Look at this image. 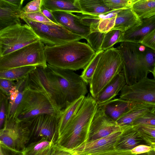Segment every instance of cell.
<instances>
[{
    "label": "cell",
    "mask_w": 155,
    "mask_h": 155,
    "mask_svg": "<svg viewBox=\"0 0 155 155\" xmlns=\"http://www.w3.org/2000/svg\"><path fill=\"white\" fill-rule=\"evenodd\" d=\"M28 86L44 90L61 111L88 92L87 84L80 75L48 64L29 74Z\"/></svg>",
    "instance_id": "cell-1"
},
{
    "label": "cell",
    "mask_w": 155,
    "mask_h": 155,
    "mask_svg": "<svg viewBox=\"0 0 155 155\" xmlns=\"http://www.w3.org/2000/svg\"><path fill=\"white\" fill-rule=\"evenodd\" d=\"M44 53L47 64L73 71L84 69L96 54L89 44L79 41L45 46Z\"/></svg>",
    "instance_id": "cell-2"
},
{
    "label": "cell",
    "mask_w": 155,
    "mask_h": 155,
    "mask_svg": "<svg viewBox=\"0 0 155 155\" xmlns=\"http://www.w3.org/2000/svg\"><path fill=\"white\" fill-rule=\"evenodd\" d=\"M98 104L90 94L85 96L78 111L56 142L71 150L87 142L91 124Z\"/></svg>",
    "instance_id": "cell-3"
},
{
    "label": "cell",
    "mask_w": 155,
    "mask_h": 155,
    "mask_svg": "<svg viewBox=\"0 0 155 155\" xmlns=\"http://www.w3.org/2000/svg\"><path fill=\"white\" fill-rule=\"evenodd\" d=\"M60 112L46 92L41 89L31 87L28 84L13 118L22 121L44 114L59 117Z\"/></svg>",
    "instance_id": "cell-4"
},
{
    "label": "cell",
    "mask_w": 155,
    "mask_h": 155,
    "mask_svg": "<svg viewBox=\"0 0 155 155\" xmlns=\"http://www.w3.org/2000/svg\"><path fill=\"white\" fill-rule=\"evenodd\" d=\"M144 47L140 43L123 42L117 48L122 59V72L127 85L134 84L151 72L144 60Z\"/></svg>",
    "instance_id": "cell-5"
},
{
    "label": "cell",
    "mask_w": 155,
    "mask_h": 155,
    "mask_svg": "<svg viewBox=\"0 0 155 155\" xmlns=\"http://www.w3.org/2000/svg\"><path fill=\"white\" fill-rule=\"evenodd\" d=\"M123 68L122 57L117 48L113 47L104 51L89 85L91 96L94 98L115 76L122 71Z\"/></svg>",
    "instance_id": "cell-6"
},
{
    "label": "cell",
    "mask_w": 155,
    "mask_h": 155,
    "mask_svg": "<svg viewBox=\"0 0 155 155\" xmlns=\"http://www.w3.org/2000/svg\"><path fill=\"white\" fill-rule=\"evenodd\" d=\"M45 47L39 40L0 57V71L28 66L46 67L47 63L44 53Z\"/></svg>",
    "instance_id": "cell-7"
},
{
    "label": "cell",
    "mask_w": 155,
    "mask_h": 155,
    "mask_svg": "<svg viewBox=\"0 0 155 155\" xmlns=\"http://www.w3.org/2000/svg\"><path fill=\"white\" fill-rule=\"evenodd\" d=\"M27 24L9 26L0 30V57L39 40Z\"/></svg>",
    "instance_id": "cell-8"
},
{
    "label": "cell",
    "mask_w": 155,
    "mask_h": 155,
    "mask_svg": "<svg viewBox=\"0 0 155 155\" xmlns=\"http://www.w3.org/2000/svg\"><path fill=\"white\" fill-rule=\"evenodd\" d=\"M21 19L31 28L45 46L53 47L83 39L60 25L39 23L25 17Z\"/></svg>",
    "instance_id": "cell-9"
},
{
    "label": "cell",
    "mask_w": 155,
    "mask_h": 155,
    "mask_svg": "<svg viewBox=\"0 0 155 155\" xmlns=\"http://www.w3.org/2000/svg\"><path fill=\"white\" fill-rule=\"evenodd\" d=\"M31 138L27 125L15 118L6 119L0 130V143L12 150L22 152Z\"/></svg>",
    "instance_id": "cell-10"
},
{
    "label": "cell",
    "mask_w": 155,
    "mask_h": 155,
    "mask_svg": "<svg viewBox=\"0 0 155 155\" xmlns=\"http://www.w3.org/2000/svg\"><path fill=\"white\" fill-rule=\"evenodd\" d=\"M28 126L31 136L38 140L45 138L55 143L58 137L59 117L42 114L22 121Z\"/></svg>",
    "instance_id": "cell-11"
},
{
    "label": "cell",
    "mask_w": 155,
    "mask_h": 155,
    "mask_svg": "<svg viewBox=\"0 0 155 155\" xmlns=\"http://www.w3.org/2000/svg\"><path fill=\"white\" fill-rule=\"evenodd\" d=\"M120 98L134 103L155 104V79L147 77L132 85L126 84L120 91Z\"/></svg>",
    "instance_id": "cell-12"
},
{
    "label": "cell",
    "mask_w": 155,
    "mask_h": 155,
    "mask_svg": "<svg viewBox=\"0 0 155 155\" xmlns=\"http://www.w3.org/2000/svg\"><path fill=\"white\" fill-rule=\"evenodd\" d=\"M123 128L107 116L98 106L91 124L87 142L107 136Z\"/></svg>",
    "instance_id": "cell-13"
},
{
    "label": "cell",
    "mask_w": 155,
    "mask_h": 155,
    "mask_svg": "<svg viewBox=\"0 0 155 155\" xmlns=\"http://www.w3.org/2000/svg\"><path fill=\"white\" fill-rule=\"evenodd\" d=\"M123 129L107 136L85 143L69 150L73 155H94L115 149Z\"/></svg>",
    "instance_id": "cell-14"
},
{
    "label": "cell",
    "mask_w": 155,
    "mask_h": 155,
    "mask_svg": "<svg viewBox=\"0 0 155 155\" xmlns=\"http://www.w3.org/2000/svg\"><path fill=\"white\" fill-rule=\"evenodd\" d=\"M51 12L58 24L83 38L92 31L91 26L83 21L80 15L65 11Z\"/></svg>",
    "instance_id": "cell-15"
},
{
    "label": "cell",
    "mask_w": 155,
    "mask_h": 155,
    "mask_svg": "<svg viewBox=\"0 0 155 155\" xmlns=\"http://www.w3.org/2000/svg\"><path fill=\"white\" fill-rule=\"evenodd\" d=\"M155 28V16L142 20L139 25L123 32L118 43H140L143 38Z\"/></svg>",
    "instance_id": "cell-16"
},
{
    "label": "cell",
    "mask_w": 155,
    "mask_h": 155,
    "mask_svg": "<svg viewBox=\"0 0 155 155\" xmlns=\"http://www.w3.org/2000/svg\"><path fill=\"white\" fill-rule=\"evenodd\" d=\"M29 74L24 78L15 81V84L8 97V102L6 119L13 118L22 99L28 84Z\"/></svg>",
    "instance_id": "cell-17"
},
{
    "label": "cell",
    "mask_w": 155,
    "mask_h": 155,
    "mask_svg": "<svg viewBox=\"0 0 155 155\" xmlns=\"http://www.w3.org/2000/svg\"><path fill=\"white\" fill-rule=\"evenodd\" d=\"M21 9L8 2L0 0V30L9 26L21 24L20 16Z\"/></svg>",
    "instance_id": "cell-18"
},
{
    "label": "cell",
    "mask_w": 155,
    "mask_h": 155,
    "mask_svg": "<svg viewBox=\"0 0 155 155\" xmlns=\"http://www.w3.org/2000/svg\"><path fill=\"white\" fill-rule=\"evenodd\" d=\"M126 84L125 78L122 71L115 76L94 98L98 104L107 102L116 96Z\"/></svg>",
    "instance_id": "cell-19"
},
{
    "label": "cell",
    "mask_w": 155,
    "mask_h": 155,
    "mask_svg": "<svg viewBox=\"0 0 155 155\" xmlns=\"http://www.w3.org/2000/svg\"><path fill=\"white\" fill-rule=\"evenodd\" d=\"M134 103L120 98L112 99L98 104L110 118L116 121L124 114L134 105Z\"/></svg>",
    "instance_id": "cell-20"
},
{
    "label": "cell",
    "mask_w": 155,
    "mask_h": 155,
    "mask_svg": "<svg viewBox=\"0 0 155 155\" xmlns=\"http://www.w3.org/2000/svg\"><path fill=\"white\" fill-rule=\"evenodd\" d=\"M141 144L148 145L138 131L132 126L124 127L115 149L131 150L137 146Z\"/></svg>",
    "instance_id": "cell-21"
},
{
    "label": "cell",
    "mask_w": 155,
    "mask_h": 155,
    "mask_svg": "<svg viewBox=\"0 0 155 155\" xmlns=\"http://www.w3.org/2000/svg\"><path fill=\"white\" fill-rule=\"evenodd\" d=\"M134 105L116 121L120 126H132L136 119L151 112L155 104L146 103H134Z\"/></svg>",
    "instance_id": "cell-22"
},
{
    "label": "cell",
    "mask_w": 155,
    "mask_h": 155,
    "mask_svg": "<svg viewBox=\"0 0 155 155\" xmlns=\"http://www.w3.org/2000/svg\"><path fill=\"white\" fill-rule=\"evenodd\" d=\"M116 16L114 25L111 30H118L124 32L139 25L142 21L132 8L119 10Z\"/></svg>",
    "instance_id": "cell-23"
},
{
    "label": "cell",
    "mask_w": 155,
    "mask_h": 155,
    "mask_svg": "<svg viewBox=\"0 0 155 155\" xmlns=\"http://www.w3.org/2000/svg\"><path fill=\"white\" fill-rule=\"evenodd\" d=\"M82 15L99 16L114 11L107 7L104 0H78Z\"/></svg>",
    "instance_id": "cell-24"
},
{
    "label": "cell",
    "mask_w": 155,
    "mask_h": 155,
    "mask_svg": "<svg viewBox=\"0 0 155 155\" xmlns=\"http://www.w3.org/2000/svg\"><path fill=\"white\" fill-rule=\"evenodd\" d=\"M55 143L45 138H40L26 146L22 155H50Z\"/></svg>",
    "instance_id": "cell-25"
},
{
    "label": "cell",
    "mask_w": 155,
    "mask_h": 155,
    "mask_svg": "<svg viewBox=\"0 0 155 155\" xmlns=\"http://www.w3.org/2000/svg\"><path fill=\"white\" fill-rule=\"evenodd\" d=\"M42 4L51 12L61 11L82 14L78 0H42Z\"/></svg>",
    "instance_id": "cell-26"
},
{
    "label": "cell",
    "mask_w": 155,
    "mask_h": 155,
    "mask_svg": "<svg viewBox=\"0 0 155 155\" xmlns=\"http://www.w3.org/2000/svg\"><path fill=\"white\" fill-rule=\"evenodd\" d=\"M85 97H81L61 111L59 116L58 137L77 113Z\"/></svg>",
    "instance_id": "cell-27"
},
{
    "label": "cell",
    "mask_w": 155,
    "mask_h": 155,
    "mask_svg": "<svg viewBox=\"0 0 155 155\" xmlns=\"http://www.w3.org/2000/svg\"><path fill=\"white\" fill-rule=\"evenodd\" d=\"M132 9L141 20L155 16V0H138Z\"/></svg>",
    "instance_id": "cell-28"
},
{
    "label": "cell",
    "mask_w": 155,
    "mask_h": 155,
    "mask_svg": "<svg viewBox=\"0 0 155 155\" xmlns=\"http://www.w3.org/2000/svg\"><path fill=\"white\" fill-rule=\"evenodd\" d=\"M36 67L34 66H28L0 70V78L17 81L26 77Z\"/></svg>",
    "instance_id": "cell-29"
},
{
    "label": "cell",
    "mask_w": 155,
    "mask_h": 155,
    "mask_svg": "<svg viewBox=\"0 0 155 155\" xmlns=\"http://www.w3.org/2000/svg\"><path fill=\"white\" fill-rule=\"evenodd\" d=\"M104 51L96 53L90 62L84 69L81 77L87 84L89 85L91 83L100 58Z\"/></svg>",
    "instance_id": "cell-30"
},
{
    "label": "cell",
    "mask_w": 155,
    "mask_h": 155,
    "mask_svg": "<svg viewBox=\"0 0 155 155\" xmlns=\"http://www.w3.org/2000/svg\"><path fill=\"white\" fill-rule=\"evenodd\" d=\"M133 126L147 143L151 146L155 143V126L140 124Z\"/></svg>",
    "instance_id": "cell-31"
},
{
    "label": "cell",
    "mask_w": 155,
    "mask_h": 155,
    "mask_svg": "<svg viewBox=\"0 0 155 155\" xmlns=\"http://www.w3.org/2000/svg\"><path fill=\"white\" fill-rule=\"evenodd\" d=\"M123 32L118 30H112L105 34L102 45L101 51H104L118 43Z\"/></svg>",
    "instance_id": "cell-32"
},
{
    "label": "cell",
    "mask_w": 155,
    "mask_h": 155,
    "mask_svg": "<svg viewBox=\"0 0 155 155\" xmlns=\"http://www.w3.org/2000/svg\"><path fill=\"white\" fill-rule=\"evenodd\" d=\"M105 33L98 30L92 31L85 38L96 53L101 51V48Z\"/></svg>",
    "instance_id": "cell-33"
},
{
    "label": "cell",
    "mask_w": 155,
    "mask_h": 155,
    "mask_svg": "<svg viewBox=\"0 0 155 155\" xmlns=\"http://www.w3.org/2000/svg\"><path fill=\"white\" fill-rule=\"evenodd\" d=\"M138 0H104L107 7L114 11L132 8Z\"/></svg>",
    "instance_id": "cell-34"
},
{
    "label": "cell",
    "mask_w": 155,
    "mask_h": 155,
    "mask_svg": "<svg viewBox=\"0 0 155 155\" xmlns=\"http://www.w3.org/2000/svg\"><path fill=\"white\" fill-rule=\"evenodd\" d=\"M22 17H25L39 23L50 24H55L47 18L41 11L28 14L21 13L20 16V18Z\"/></svg>",
    "instance_id": "cell-35"
},
{
    "label": "cell",
    "mask_w": 155,
    "mask_h": 155,
    "mask_svg": "<svg viewBox=\"0 0 155 155\" xmlns=\"http://www.w3.org/2000/svg\"><path fill=\"white\" fill-rule=\"evenodd\" d=\"M8 98L5 94L0 92V128L3 126L7 114Z\"/></svg>",
    "instance_id": "cell-36"
},
{
    "label": "cell",
    "mask_w": 155,
    "mask_h": 155,
    "mask_svg": "<svg viewBox=\"0 0 155 155\" xmlns=\"http://www.w3.org/2000/svg\"><path fill=\"white\" fill-rule=\"evenodd\" d=\"M116 18L115 15L109 18H101L98 25V30L104 33H106L111 30L114 25Z\"/></svg>",
    "instance_id": "cell-37"
},
{
    "label": "cell",
    "mask_w": 155,
    "mask_h": 155,
    "mask_svg": "<svg viewBox=\"0 0 155 155\" xmlns=\"http://www.w3.org/2000/svg\"><path fill=\"white\" fill-rule=\"evenodd\" d=\"M143 54L145 62L152 73L155 64V51L144 46Z\"/></svg>",
    "instance_id": "cell-38"
},
{
    "label": "cell",
    "mask_w": 155,
    "mask_h": 155,
    "mask_svg": "<svg viewBox=\"0 0 155 155\" xmlns=\"http://www.w3.org/2000/svg\"><path fill=\"white\" fill-rule=\"evenodd\" d=\"M140 124L155 126V113L150 112L136 119L133 122L132 126Z\"/></svg>",
    "instance_id": "cell-39"
},
{
    "label": "cell",
    "mask_w": 155,
    "mask_h": 155,
    "mask_svg": "<svg viewBox=\"0 0 155 155\" xmlns=\"http://www.w3.org/2000/svg\"><path fill=\"white\" fill-rule=\"evenodd\" d=\"M42 0H34L28 2L21 9L22 13H30L41 11Z\"/></svg>",
    "instance_id": "cell-40"
},
{
    "label": "cell",
    "mask_w": 155,
    "mask_h": 155,
    "mask_svg": "<svg viewBox=\"0 0 155 155\" xmlns=\"http://www.w3.org/2000/svg\"><path fill=\"white\" fill-rule=\"evenodd\" d=\"M15 84V81L0 78V92L8 97Z\"/></svg>",
    "instance_id": "cell-41"
},
{
    "label": "cell",
    "mask_w": 155,
    "mask_h": 155,
    "mask_svg": "<svg viewBox=\"0 0 155 155\" xmlns=\"http://www.w3.org/2000/svg\"><path fill=\"white\" fill-rule=\"evenodd\" d=\"M140 43L155 51V28L146 35Z\"/></svg>",
    "instance_id": "cell-42"
},
{
    "label": "cell",
    "mask_w": 155,
    "mask_h": 155,
    "mask_svg": "<svg viewBox=\"0 0 155 155\" xmlns=\"http://www.w3.org/2000/svg\"><path fill=\"white\" fill-rule=\"evenodd\" d=\"M50 155H73L71 151L55 143Z\"/></svg>",
    "instance_id": "cell-43"
},
{
    "label": "cell",
    "mask_w": 155,
    "mask_h": 155,
    "mask_svg": "<svg viewBox=\"0 0 155 155\" xmlns=\"http://www.w3.org/2000/svg\"><path fill=\"white\" fill-rule=\"evenodd\" d=\"M132 154L130 150H117L116 149L108 150L94 155H136Z\"/></svg>",
    "instance_id": "cell-44"
},
{
    "label": "cell",
    "mask_w": 155,
    "mask_h": 155,
    "mask_svg": "<svg viewBox=\"0 0 155 155\" xmlns=\"http://www.w3.org/2000/svg\"><path fill=\"white\" fill-rule=\"evenodd\" d=\"M153 149L151 146L141 144L137 146L130 151L132 154H138L148 153Z\"/></svg>",
    "instance_id": "cell-45"
},
{
    "label": "cell",
    "mask_w": 155,
    "mask_h": 155,
    "mask_svg": "<svg viewBox=\"0 0 155 155\" xmlns=\"http://www.w3.org/2000/svg\"><path fill=\"white\" fill-rule=\"evenodd\" d=\"M0 155H22V152L10 149L0 144Z\"/></svg>",
    "instance_id": "cell-46"
},
{
    "label": "cell",
    "mask_w": 155,
    "mask_h": 155,
    "mask_svg": "<svg viewBox=\"0 0 155 155\" xmlns=\"http://www.w3.org/2000/svg\"><path fill=\"white\" fill-rule=\"evenodd\" d=\"M41 11L44 15L51 21L55 24L59 25L56 21L51 11L42 4L41 7Z\"/></svg>",
    "instance_id": "cell-47"
},
{
    "label": "cell",
    "mask_w": 155,
    "mask_h": 155,
    "mask_svg": "<svg viewBox=\"0 0 155 155\" xmlns=\"http://www.w3.org/2000/svg\"><path fill=\"white\" fill-rule=\"evenodd\" d=\"M8 2L16 6L21 8L24 0H6Z\"/></svg>",
    "instance_id": "cell-48"
},
{
    "label": "cell",
    "mask_w": 155,
    "mask_h": 155,
    "mask_svg": "<svg viewBox=\"0 0 155 155\" xmlns=\"http://www.w3.org/2000/svg\"><path fill=\"white\" fill-rule=\"evenodd\" d=\"M147 155H155V150L153 148Z\"/></svg>",
    "instance_id": "cell-49"
},
{
    "label": "cell",
    "mask_w": 155,
    "mask_h": 155,
    "mask_svg": "<svg viewBox=\"0 0 155 155\" xmlns=\"http://www.w3.org/2000/svg\"><path fill=\"white\" fill-rule=\"evenodd\" d=\"M152 73L153 75L154 78L155 79V64L154 65V67L153 71L152 72Z\"/></svg>",
    "instance_id": "cell-50"
},
{
    "label": "cell",
    "mask_w": 155,
    "mask_h": 155,
    "mask_svg": "<svg viewBox=\"0 0 155 155\" xmlns=\"http://www.w3.org/2000/svg\"><path fill=\"white\" fill-rule=\"evenodd\" d=\"M151 146L153 147V149L155 150V143L152 144Z\"/></svg>",
    "instance_id": "cell-51"
},
{
    "label": "cell",
    "mask_w": 155,
    "mask_h": 155,
    "mask_svg": "<svg viewBox=\"0 0 155 155\" xmlns=\"http://www.w3.org/2000/svg\"><path fill=\"white\" fill-rule=\"evenodd\" d=\"M148 153H145L141 154H137L136 155H147L148 154Z\"/></svg>",
    "instance_id": "cell-52"
},
{
    "label": "cell",
    "mask_w": 155,
    "mask_h": 155,
    "mask_svg": "<svg viewBox=\"0 0 155 155\" xmlns=\"http://www.w3.org/2000/svg\"><path fill=\"white\" fill-rule=\"evenodd\" d=\"M152 112H154V113H155V107H154L153 108V110L152 111Z\"/></svg>",
    "instance_id": "cell-53"
}]
</instances>
